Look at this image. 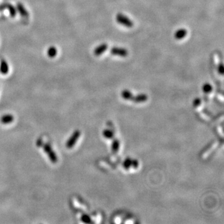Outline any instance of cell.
I'll return each mask as SVG.
<instances>
[{
	"instance_id": "cell-5",
	"label": "cell",
	"mask_w": 224,
	"mask_h": 224,
	"mask_svg": "<svg viewBox=\"0 0 224 224\" xmlns=\"http://www.w3.org/2000/svg\"><path fill=\"white\" fill-rule=\"evenodd\" d=\"M187 35V31L185 29H180L178 30L175 33V38L178 40H181L185 38Z\"/></svg>"
},
{
	"instance_id": "cell-20",
	"label": "cell",
	"mask_w": 224,
	"mask_h": 224,
	"mask_svg": "<svg viewBox=\"0 0 224 224\" xmlns=\"http://www.w3.org/2000/svg\"><path fill=\"white\" fill-rule=\"evenodd\" d=\"M218 71L220 74H223V66L222 63H220V64L219 66Z\"/></svg>"
},
{
	"instance_id": "cell-2",
	"label": "cell",
	"mask_w": 224,
	"mask_h": 224,
	"mask_svg": "<svg viewBox=\"0 0 224 224\" xmlns=\"http://www.w3.org/2000/svg\"><path fill=\"white\" fill-rule=\"evenodd\" d=\"M81 136V132L77 130L71 136L66 143V146L67 148H72L77 141L79 136Z\"/></svg>"
},
{
	"instance_id": "cell-12",
	"label": "cell",
	"mask_w": 224,
	"mask_h": 224,
	"mask_svg": "<svg viewBox=\"0 0 224 224\" xmlns=\"http://www.w3.org/2000/svg\"><path fill=\"white\" fill-rule=\"evenodd\" d=\"M121 95H122V97L124 99H126V100H131L133 98V95H132V93L129 92L128 90H124L123 91L122 93H121Z\"/></svg>"
},
{
	"instance_id": "cell-3",
	"label": "cell",
	"mask_w": 224,
	"mask_h": 224,
	"mask_svg": "<svg viewBox=\"0 0 224 224\" xmlns=\"http://www.w3.org/2000/svg\"><path fill=\"white\" fill-rule=\"evenodd\" d=\"M111 54H113L114 56H118L123 57H126L128 54V51L126 49L118 47L112 48L111 50Z\"/></svg>"
},
{
	"instance_id": "cell-15",
	"label": "cell",
	"mask_w": 224,
	"mask_h": 224,
	"mask_svg": "<svg viewBox=\"0 0 224 224\" xmlns=\"http://www.w3.org/2000/svg\"><path fill=\"white\" fill-rule=\"evenodd\" d=\"M8 9H9V11L10 13V14H11V17H14L16 16V11L15 8L11 5H8Z\"/></svg>"
},
{
	"instance_id": "cell-16",
	"label": "cell",
	"mask_w": 224,
	"mask_h": 224,
	"mask_svg": "<svg viewBox=\"0 0 224 224\" xmlns=\"http://www.w3.org/2000/svg\"><path fill=\"white\" fill-rule=\"evenodd\" d=\"M44 150L47 154L48 153L50 152L51 150H52V147L51 146V145H49V144H45V145H44Z\"/></svg>"
},
{
	"instance_id": "cell-18",
	"label": "cell",
	"mask_w": 224,
	"mask_h": 224,
	"mask_svg": "<svg viewBox=\"0 0 224 224\" xmlns=\"http://www.w3.org/2000/svg\"><path fill=\"white\" fill-rule=\"evenodd\" d=\"M118 147H119V145H118V142H117V141L114 142V145H113V151H114V153H116V152L118 151Z\"/></svg>"
},
{
	"instance_id": "cell-21",
	"label": "cell",
	"mask_w": 224,
	"mask_h": 224,
	"mask_svg": "<svg viewBox=\"0 0 224 224\" xmlns=\"http://www.w3.org/2000/svg\"><path fill=\"white\" fill-rule=\"evenodd\" d=\"M37 145L38 146H42V141L41 139H39L37 141Z\"/></svg>"
},
{
	"instance_id": "cell-10",
	"label": "cell",
	"mask_w": 224,
	"mask_h": 224,
	"mask_svg": "<svg viewBox=\"0 0 224 224\" xmlns=\"http://www.w3.org/2000/svg\"><path fill=\"white\" fill-rule=\"evenodd\" d=\"M14 120V117L11 115H4L1 118V121L3 124H8Z\"/></svg>"
},
{
	"instance_id": "cell-6",
	"label": "cell",
	"mask_w": 224,
	"mask_h": 224,
	"mask_svg": "<svg viewBox=\"0 0 224 224\" xmlns=\"http://www.w3.org/2000/svg\"><path fill=\"white\" fill-rule=\"evenodd\" d=\"M217 142H214L212 144L210 145V146H209L207 148V150H205V151H204L203 154H202V157H206L208 156H209V154H210L214 150H215V148L217 147Z\"/></svg>"
},
{
	"instance_id": "cell-17",
	"label": "cell",
	"mask_w": 224,
	"mask_h": 224,
	"mask_svg": "<svg viewBox=\"0 0 224 224\" xmlns=\"http://www.w3.org/2000/svg\"><path fill=\"white\" fill-rule=\"evenodd\" d=\"M81 220L84 222H85V223H89L91 221L90 217L89 215H82V217L81 218Z\"/></svg>"
},
{
	"instance_id": "cell-8",
	"label": "cell",
	"mask_w": 224,
	"mask_h": 224,
	"mask_svg": "<svg viewBox=\"0 0 224 224\" xmlns=\"http://www.w3.org/2000/svg\"><path fill=\"white\" fill-rule=\"evenodd\" d=\"M17 9L18 10V11L20 12V13L21 14V16L23 17L24 18H27L28 16V13L26 11V9H25V8L24 7V6L21 4V3H18L17 5Z\"/></svg>"
},
{
	"instance_id": "cell-13",
	"label": "cell",
	"mask_w": 224,
	"mask_h": 224,
	"mask_svg": "<svg viewBox=\"0 0 224 224\" xmlns=\"http://www.w3.org/2000/svg\"><path fill=\"white\" fill-rule=\"evenodd\" d=\"M48 156H49L50 160L51 161V162H52L53 163H56L57 162V156L56 155V154L52 151L51 150L50 152H49L47 153Z\"/></svg>"
},
{
	"instance_id": "cell-14",
	"label": "cell",
	"mask_w": 224,
	"mask_h": 224,
	"mask_svg": "<svg viewBox=\"0 0 224 224\" xmlns=\"http://www.w3.org/2000/svg\"><path fill=\"white\" fill-rule=\"evenodd\" d=\"M202 89H203L204 92H205L206 93H211L212 92V87L211 86V85L210 84H205L203 85Z\"/></svg>"
},
{
	"instance_id": "cell-11",
	"label": "cell",
	"mask_w": 224,
	"mask_h": 224,
	"mask_svg": "<svg viewBox=\"0 0 224 224\" xmlns=\"http://www.w3.org/2000/svg\"><path fill=\"white\" fill-rule=\"evenodd\" d=\"M57 49L55 47L52 46V47H49V49H48L47 55H48V56H49L51 58H53V57H56V55H57Z\"/></svg>"
},
{
	"instance_id": "cell-1",
	"label": "cell",
	"mask_w": 224,
	"mask_h": 224,
	"mask_svg": "<svg viewBox=\"0 0 224 224\" xmlns=\"http://www.w3.org/2000/svg\"><path fill=\"white\" fill-rule=\"evenodd\" d=\"M116 20L119 24H122L123 26H125L127 27H132L133 26V22L128 18L126 17V16L121 13L117 14Z\"/></svg>"
},
{
	"instance_id": "cell-4",
	"label": "cell",
	"mask_w": 224,
	"mask_h": 224,
	"mask_svg": "<svg viewBox=\"0 0 224 224\" xmlns=\"http://www.w3.org/2000/svg\"><path fill=\"white\" fill-rule=\"evenodd\" d=\"M108 45L107 44H102L98 46L94 51V54L95 56H100L102 54H103L104 52L106 51L107 49Z\"/></svg>"
},
{
	"instance_id": "cell-7",
	"label": "cell",
	"mask_w": 224,
	"mask_h": 224,
	"mask_svg": "<svg viewBox=\"0 0 224 224\" xmlns=\"http://www.w3.org/2000/svg\"><path fill=\"white\" fill-rule=\"evenodd\" d=\"M9 71V67L8 63L5 60H2L0 63V72L3 74H6Z\"/></svg>"
},
{
	"instance_id": "cell-9",
	"label": "cell",
	"mask_w": 224,
	"mask_h": 224,
	"mask_svg": "<svg viewBox=\"0 0 224 224\" xmlns=\"http://www.w3.org/2000/svg\"><path fill=\"white\" fill-rule=\"evenodd\" d=\"M148 97L145 94H141V95H137L136 97H133L132 100H133L134 102H137V103H140V102H145L146 100H147Z\"/></svg>"
},
{
	"instance_id": "cell-19",
	"label": "cell",
	"mask_w": 224,
	"mask_h": 224,
	"mask_svg": "<svg viewBox=\"0 0 224 224\" xmlns=\"http://www.w3.org/2000/svg\"><path fill=\"white\" fill-rule=\"evenodd\" d=\"M103 135L106 137V138H110L112 136V133L109 130H107V131H105L104 133H103Z\"/></svg>"
}]
</instances>
